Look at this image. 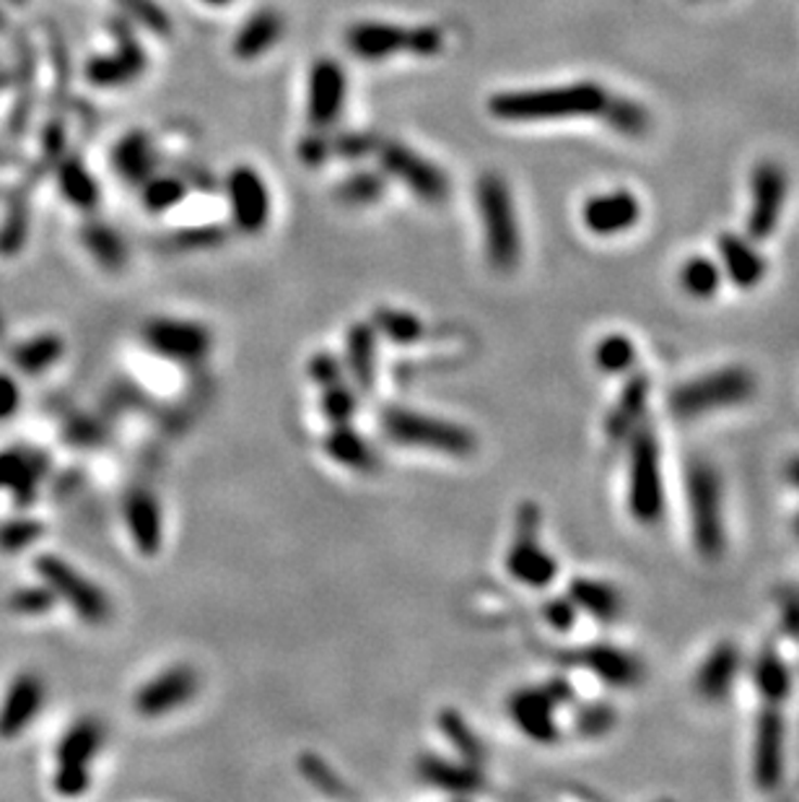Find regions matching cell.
<instances>
[{
    "instance_id": "cell-17",
    "label": "cell",
    "mask_w": 799,
    "mask_h": 802,
    "mask_svg": "<svg viewBox=\"0 0 799 802\" xmlns=\"http://www.w3.org/2000/svg\"><path fill=\"white\" fill-rule=\"evenodd\" d=\"M569 665L582 667L612 688H636L644 680V662L634 652L612 645H589L566 652Z\"/></svg>"
},
{
    "instance_id": "cell-4",
    "label": "cell",
    "mask_w": 799,
    "mask_h": 802,
    "mask_svg": "<svg viewBox=\"0 0 799 802\" xmlns=\"http://www.w3.org/2000/svg\"><path fill=\"white\" fill-rule=\"evenodd\" d=\"M382 432L400 447L423 449L447 457H470L475 453L478 440L462 423L439 419V416L421 413L405 406H388L379 416Z\"/></svg>"
},
{
    "instance_id": "cell-1",
    "label": "cell",
    "mask_w": 799,
    "mask_h": 802,
    "mask_svg": "<svg viewBox=\"0 0 799 802\" xmlns=\"http://www.w3.org/2000/svg\"><path fill=\"white\" fill-rule=\"evenodd\" d=\"M610 94L592 81L548 86V89L506 91L489 102L491 115L506 123H548L599 115Z\"/></svg>"
},
{
    "instance_id": "cell-32",
    "label": "cell",
    "mask_w": 799,
    "mask_h": 802,
    "mask_svg": "<svg viewBox=\"0 0 799 802\" xmlns=\"http://www.w3.org/2000/svg\"><path fill=\"white\" fill-rule=\"evenodd\" d=\"M45 473H48V460L42 455L24 453V449L0 453V486L13 488L18 504H29L35 499L37 483Z\"/></svg>"
},
{
    "instance_id": "cell-2",
    "label": "cell",
    "mask_w": 799,
    "mask_h": 802,
    "mask_svg": "<svg viewBox=\"0 0 799 802\" xmlns=\"http://www.w3.org/2000/svg\"><path fill=\"white\" fill-rule=\"evenodd\" d=\"M625 509L642 527H655L664 517L662 449L651 423H638L629 434V466H625Z\"/></svg>"
},
{
    "instance_id": "cell-36",
    "label": "cell",
    "mask_w": 799,
    "mask_h": 802,
    "mask_svg": "<svg viewBox=\"0 0 799 802\" xmlns=\"http://www.w3.org/2000/svg\"><path fill=\"white\" fill-rule=\"evenodd\" d=\"M371 324H375L377 335L395 343V346H416L426 338V322L408 309L377 307L371 315Z\"/></svg>"
},
{
    "instance_id": "cell-54",
    "label": "cell",
    "mask_w": 799,
    "mask_h": 802,
    "mask_svg": "<svg viewBox=\"0 0 799 802\" xmlns=\"http://www.w3.org/2000/svg\"><path fill=\"white\" fill-rule=\"evenodd\" d=\"M52 600H55V595L50 593V587L22 589V593H16L11 598V608H13V611H18V613L37 615V613L48 611V608L52 606Z\"/></svg>"
},
{
    "instance_id": "cell-3",
    "label": "cell",
    "mask_w": 799,
    "mask_h": 802,
    "mask_svg": "<svg viewBox=\"0 0 799 802\" xmlns=\"http://www.w3.org/2000/svg\"><path fill=\"white\" fill-rule=\"evenodd\" d=\"M685 509H688L690 540L703 561L714 563L727 551L724 525L722 475L711 462H694L685 475Z\"/></svg>"
},
{
    "instance_id": "cell-56",
    "label": "cell",
    "mask_w": 799,
    "mask_h": 802,
    "mask_svg": "<svg viewBox=\"0 0 799 802\" xmlns=\"http://www.w3.org/2000/svg\"><path fill=\"white\" fill-rule=\"evenodd\" d=\"M442 44H444V37H442V31L436 29V26H421V29H410L408 50L416 52V55H421V58L436 55V52L442 50Z\"/></svg>"
},
{
    "instance_id": "cell-13",
    "label": "cell",
    "mask_w": 799,
    "mask_h": 802,
    "mask_svg": "<svg viewBox=\"0 0 799 802\" xmlns=\"http://www.w3.org/2000/svg\"><path fill=\"white\" fill-rule=\"evenodd\" d=\"M200 688V675L195 667L190 665H172L153 675L151 680H145L141 688L136 691L132 706L136 712L145 720L164 717V714L177 712L185 704H190L198 696Z\"/></svg>"
},
{
    "instance_id": "cell-37",
    "label": "cell",
    "mask_w": 799,
    "mask_h": 802,
    "mask_svg": "<svg viewBox=\"0 0 799 802\" xmlns=\"http://www.w3.org/2000/svg\"><path fill=\"white\" fill-rule=\"evenodd\" d=\"M436 727L442 730L444 738H447L452 751L457 753V759L483 766V761H485L483 740L478 738L462 712H457V709H442L436 717Z\"/></svg>"
},
{
    "instance_id": "cell-53",
    "label": "cell",
    "mask_w": 799,
    "mask_h": 802,
    "mask_svg": "<svg viewBox=\"0 0 799 802\" xmlns=\"http://www.w3.org/2000/svg\"><path fill=\"white\" fill-rule=\"evenodd\" d=\"M543 619L553 632H561V634L571 632L579 619V608L571 602L569 595H563V598H553L543 606Z\"/></svg>"
},
{
    "instance_id": "cell-10",
    "label": "cell",
    "mask_w": 799,
    "mask_h": 802,
    "mask_svg": "<svg viewBox=\"0 0 799 802\" xmlns=\"http://www.w3.org/2000/svg\"><path fill=\"white\" fill-rule=\"evenodd\" d=\"M104 746V727L94 717L78 720L58 746L55 790L65 798H78L89 790V766Z\"/></svg>"
},
{
    "instance_id": "cell-22",
    "label": "cell",
    "mask_w": 799,
    "mask_h": 802,
    "mask_svg": "<svg viewBox=\"0 0 799 802\" xmlns=\"http://www.w3.org/2000/svg\"><path fill=\"white\" fill-rule=\"evenodd\" d=\"M719 268H722L724 281L740 291L758 289L769 276V263L763 252L756 247V240L740 234H722L716 242Z\"/></svg>"
},
{
    "instance_id": "cell-44",
    "label": "cell",
    "mask_w": 799,
    "mask_h": 802,
    "mask_svg": "<svg viewBox=\"0 0 799 802\" xmlns=\"http://www.w3.org/2000/svg\"><path fill=\"white\" fill-rule=\"evenodd\" d=\"M299 772H302L306 781H309L312 787H317L319 792L335 794V798H348L351 794L348 787L343 785V779L335 774V768H332L322 755L304 753L302 759H299Z\"/></svg>"
},
{
    "instance_id": "cell-38",
    "label": "cell",
    "mask_w": 799,
    "mask_h": 802,
    "mask_svg": "<svg viewBox=\"0 0 799 802\" xmlns=\"http://www.w3.org/2000/svg\"><path fill=\"white\" fill-rule=\"evenodd\" d=\"M595 367L608 377H629L636 367V343L634 338L625 333H608L597 341L595 354Z\"/></svg>"
},
{
    "instance_id": "cell-62",
    "label": "cell",
    "mask_w": 799,
    "mask_h": 802,
    "mask_svg": "<svg viewBox=\"0 0 799 802\" xmlns=\"http://www.w3.org/2000/svg\"><path fill=\"white\" fill-rule=\"evenodd\" d=\"M791 527H795V533H797V538H799V509H797V514H795V522H791Z\"/></svg>"
},
{
    "instance_id": "cell-39",
    "label": "cell",
    "mask_w": 799,
    "mask_h": 802,
    "mask_svg": "<svg viewBox=\"0 0 799 802\" xmlns=\"http://www.w3.org/2000/svg\"><path fill=\"white\" fill-rule=\"evenodd\" d=\"M84 247L91 252V257L102 265L104 270H119L128 260V247L123 237L106 224H86L81 231Z\"/></svg>"
},
{
    "instance_id": "cell-34",
    "label": "cell",
    "mask_w": 799,
    "mask_h": 802,
    "mask_svg": "<svg viewBox=\"0 0 799 802\" xmlns=\"http://www.w3.org/2000/svg\"><path fill=\"white\" fill-rule=\"evenodd\" d=\"M283 35V16L272 9L257 11L255 16L244 22L234 39V55L239 61H257L263 52H268Z\"/></svg>"
},
{
    "instance_id": "cell-49",
    "label": "cell",
    "mask_w": 799,
    "mask_h": 802,
    "mask_svg": "<svg viewBox=\"0 0 799 802\" xmlns=\"http://www.w3.org/2000/svg\"><path fill=\"white\" fill-rule=\"evenodd\" d=\"M42 535H45L42 522L29 520V517L11 520L0 527V551L16 553V551H22V548H29L31 543H37Z\"/></svg>"
},
{
    "instance_id": "cell-31",
    "label": "cell",
    "mask_w": 799,
    "mask_h": 802,
    "mask_svg": "<svg viewBox=\"0 0 799 802\" xmlns=\"http://www.w3.org/2000/svg\"><path fill=\"white\" fill-rule=\"evenodd\" d=\"M752 686H756L761 701L769 704H787V699L795 691V675H791L787 660L776 652V649L765 647L756 654L750 665Z\"/></svg>"
},
{
    "instance_id": "cell-30",
    "label": "cell",
    "mask_w": 799,
    "mask_h": 802,
    "mask_svg": "<svg viewBox=\"0 0 799 802\" xmlns=\"http://www.w3.org/2000/svg\"><path fill=\"white\" fill-rule=\"evenodd\" d=\"M112 167L128 184H143L158 167V154L153 149L151 136L141 130H132L119 138L112 151Z\"/></svg>"
},
{
    "instance_id": "cell-6",
    "label": "cell",
    "mask_w": 799,
    "mask_h": 802,
    "mask_svg": "<svg viewBox=\"0 0 799 802\" xmlns=\"http://www.w3.org/2000/svg\"><path fill=\"white\" fill-rule=\"evenodd\" d=\"M756 374L745 367H722L685 380L670 393V410L677 419H701V416L730 410L756 397Z\"/></svg>"
},
{
    "instance_id": "cell-60",
    "label": "cell",
    "mask_w": 799,
    "mask_h": 802,
    "mask_svg": "<svg viewBox=\"0 0 799 802\" xmlns=\"http://www.w3.org/2000/svg\"><path fill=\"white\" fill-rule=\"evenodd\" d=\"M784 475H787V483L795 492L799 494V455L791 457V460L787 462V470H784Z\"/></svg>"
},
{
    "instance_id": "cell-28",
    "label": "cell",
    "mask_w": 799,
    "mask_h": 802,
    "mask_svg": "<svg viewBox=\"0 0 799 802\" xmlns=\"http://www.w3.org/2000/svg\"><path fill=\"white\" fill-rule=\"evenodd\" d=\"M571 602L582 613L599 623H616L623 615L625 600L621 589L605 580H595V576H574L566 589Z\"/></svg>"
},
{
    "instance_id": "cell-24",
    "label": "cell",
    "mask_w": 799,
    "mask_h": 802,
    "mask_svg": "<svg viewBox=\"0 0 799 802\" xmlns=\"http://www.w3.org/2000/svg\"><path fill=\"white\" fill-rule=\"evenodd\" d=\"M125 527L141 556H156L164 543V517L158 499L149 488H132L123 504Z\"/></svg>"
},
{
    "instance_id": "cell-8",
    "label": "cell",
    "mask_w": 799,
    "mask_h": 802,
    "mask_svg": "<svg viewBox=\"0 0 799 802\" xmlns=\"http://www.w3.org/2000/svg\"><path fill=\"white\" fill-rule=\"evenodd\" d=\"M143 348L177 367H198L211 356L213 333L198 320L153 317L141 330Z\"/></svg>"
},
{
    "instance_id": "cell-46",
    "label": "cell",
    "mask_w": 799,
    "mask_h": 802,
    "mask_svg": "<svg viewBox=\"0 0 799 802\" xmlns=\"http://www.w3.org/2000/svg\"><path fill=\"white\" fill-rule=\"evenodd\" d=\"M119 9H123L132 22H138L145 29L153 31L156 37H169L175 24H172L169 13H166L156 0H117Z\"/></svg>"
},
{
    "instance_id": "cell-40",
    "label": "cell",
    "mask_w": 799,
    "mask_h": 802,
    "mask_svg": "<svg viewBox=\"0 0 799 802\" xmlns=\"http://www.w3.org/2000/svg\"><path fill=\"white\" fill-rule=\"evenodd\" d=\"M65 354V343L58 335L45 333L31 338V341L22 343L13 351V364L24 371V374H42L52 364H58Z\"/></svg>"
},
{
    "instance_id": "cell-21",
    "label": "cell",
    "mask_w": 799,
    "mask_h": 802,
    "mask_svg": "<svg viewBox=\"0 0 799 802\" xmlns=\"http://www.w3.org/2000/svg\"><path fill=\"white\" fill-rule=\"evenodd\" d=\"M345 104V71L341 63L322 58L309 71L306 115L315 128H328L341 117Z\"/></svg>"
},
{
    "instance_id": "cell-11",
    "label": "cell",
    "mask_w": 799,
    "mask_h": 802,
    "mask_svg": "<svg viewBox=\"0 0 799 802\" xmlns=\"http://www.w3.org/2000/svg\"><path fill=\"white\" fill-rule=\"evenodd\" d=\"M379 149V164L388 171L390 177H395L408 188L413 195L421 198L423 203L439 205L449 198V180L436 164H431L429 158L416 154L408 145L397 141H384L377 145Z\"/></svg>"
},
{
    "instance_id": "cell-61",
    "label": "cell",
    "mask_w": 799,
    "mask_h": 802,
    "mask_svg": "<svg viewBox=\"0 0 799 802\" xmlns=\"http://www.w3.org/2000/svg\"><path fill=\"white\" fill-rule=\"evenodd\" d=\"M203 3H208V5H226V3H231V0H203Z\"/></svg>"
},
{
    "instance_id": "cell-55",
    "label": "cell",
    "mask_w": 799,
    "mask_h": 802,
    "mask_svg": "<svg viewBox=\"0 0 799 802\" xmlns=\"http://www.w3.org/2000/svg\"><path fill=\"white\" fill-rule=\"evenodd\" d=\"M379 145V141L375 136H356V132H348V136H341L338 141L330 143L332 154L343 156V158H362L375 151Z\"/></svg>"
},
{
    "instance_id": "cell-9",
    "label": "cell",
    "mask_w": 799,
    "mask_h": 802,
    "mask_svg": "<svg viewBox=\"0 0 799 802\" xmlns=\"http://www.w3.org/2000/svg\"><path fill=\"white\" fill-rule=\"evenodd\" d=\"M35 569L39 580H42V585L50 587V593L55 595L58 600L68 602L78 619L86 623H94V626L110 621L112 613L110 598H106L89 576H84L78 569H73L68 561H63L60 556L45 553L35 561Z\"/></svg>"
},
{
    "instance_id": "cell-5",
    "label": "cell",
    "mask_w": 799,
    "mask_h": 802,
    "mask_svg": "<svg viewBox=\"0 0 799 802\" xmlns=\"http://www.w3.org/2000/svg\"><path fill=\"white\" fill-rule=\"evenodd\" d=\"M475 203L483 221L485 257L491 268L498 273H511L522 257V240H519L515 201H511V190L504 177L496 171H485L478 177Z\"/></svg>"
},
{
    "instance_id": "cell-18",
    "label": "cell",
    "mask_w": 799,
    "mask_h": 802,
    "mask_svg": "<svg viewBox=\"0 0 799 802\" xmlns=\"http://www.w3.org/2000/svg\"><path fill=\"white\" fill-rule=\"evenodd\" d=\"M642 221V203L631 190H610L592 195L582 208V224L595 237L629 234Z\"/></svg>"
},
{
    "instance_id": "cell-50",
    "label": "cell",
    "mask_w": 799,
    "mask_h": 802,
    "mask_svg": "<svg viewBox=\"0 0 799 802\" xmlns=\"http://www.w3.org/2000/svg\"><path fill=\"white\" fill-rule=\"evenodd\" d=\"M616 712L608 704H587L576 712V730L589 738H599V735L610 733L616 727Z\"/></svg>"
},
{
    "instance_id": "cell-43",
    "label": "cell",
    "mask_w": 799,
    "mask_h": 802,
    "mask_svg": "<svg viewBox=\"0 0 799 802\" xmlns=\"http://www.w3.org/2000/svg\"><path fill=\"white\" fill-rule=\"evenodd\" d=\"M319 408H322V416L330 421V427L351 423L353 416L358 413V390L351 387L348 382H338L330 384V387H322Z\"/></svg>"
},
{
    "instance_id": "cell-58",
    "label": "cell",
    "mask_w": 799,
    "mask_h": 802,
    "mask_svg": "<svg viewBox=\"0 0 799 802\" xmlns=\"http://www.w3.org/2000/svg\"><path fill=\"white\" fill-rule=\"evenodd\" d=\"M299 154H302V158L309 167H319V164L325 162L330 154V143L325 141V138H306V141L299 145Z\"/></svg>"
},
{
    "instance_id": "cell-35",
    "label": "cell",
    "mask_w": 799,
    "mask_h": 802,
    "mask_svg": "<svg viewBox=\"0 0 799 802\" xmlns=\"http://www.w3.org/2000/svg\"><path fill=\"white\" fill-rule=\"evenodd\" d=\"M724 283V273L719 263L709 255L688 257L677 270V287L688 300L709 302L714 300Z\"/></svg>"
},
{
    "instance_id": "cell-20",
    "label": "cell",
    "mask_w": 799,
    "mask_h": 802,
    "mask_svg": "<svg viewBox=\"0 0 799 802\" xmlns=\"http://www.w3.org/2000/svg\"><path fill=\"white\" fill-rule=\"evenodd\" d=\"M743 673V652L735 641H719L698 665L694 691L706 704H724Z\"/></svg>"
},
{
    "instance_id": "cell-48",
    "label": "cell",
    "mask_w": 799,
    "mask_h": 802,
    "mask_svg": "<svg viewBox=\"0 0 799 802\" xmlns=\"http://www.w3.org/2000/svg\"><path fill=\"white\" fill-rule=\"evenodd\" d=\"M229 237V231L218 224H208V227H190V229H179L175 234L169 237V247L172 250H211V247H221Z\"/></svg>"
},
{
    "instance_id": "cell-19",
    "label": "cell",
    "mask_w": 799,
    "mask_h": 802,
    "mask_svg": "<svg viewBox=\"0 0 799 802\" xmlns=\"http://www.w3.org/2000/svg\"><path fill=\"white\" fill-rule=\"evenodd\" d=\"M110 26L117 37V50L112 55H99L89 63V68H86L89 81L97 86H123L136 81L149 65V58H145L141 42L132 37L125 22L112 18Z\"/></svg>"
},
{
    "instance_id": "cell-29",
    "label": "cell",
    "mask_w": 799,
    "mask_h": 802,
    "mask_svg": "<svg viewBox=\"0 0 799 802\" xmlns=\"http://www.w3.org/2000/svg\"><path fill=\"white\" fill-rule=\"evenodd\" d=\"M325 455L332 462H338L341 468H348L351 473H364L371 475L377 473L382 460H379L377 449L371 447V442L364 434H358L351 423H341V427H332L330 434L325 436Z\"/></svg>"
},
{
    "instance_id": "cell-16",
    "label": "cell",
    "mask_w": 799,
    "mask_h": 802,
    "mask_svg": "<svg viewBox=\"0 0 799 802\" xmlns=\"http://www.w3.org/2000/svg\"><path fill=\"white\" fill-rule=\"evenodd\" d=\"M226 195H229L231 221L242 234H259L268 227L270 192L257 169H231V175L226 177Z\"/></svg>"
},
{
    "instance_id": "cell-52",
    "label": "cell",
    "mask_w": 799,
    "mask_h": 802,
    "mask_svg": "<svg viewBox=\"0 0 799 802\" xmlns=\"http://www.w3.org/2000/svg\"><path fill=\"white\" fill-rule=\"evenodd\" d=\"M26 208L22 203H16L11 208L9 218H5L3 229H0V252H5V255H13V252H18L24 247V240H26Z\"/></svg>"
},
{
    "instance_id": "cell-41",
    "label": "cell",
    "mask_w": 799,
    "mask_h": 802,
    "mask_svg": "<svg viewBox=\"0 0 799 802\" xmlns=\"http://www.w3.org/2000/svg\"><path fill=\"white\" fill-rule=\"evenodd\" d=\"M58 184H60V192H63V195L68 198V203L76 205V208H81V211L97 208L99 188H97L94 177L89 175V169H86L81 162H76V158H65L58 169Z\"/></svg>"
},
{
    "instance_id": "cell-25",
    "label": "cell",
    "mask_w": 799,
    "mask_h": 802,
    "mask_svg": "<svg viewBox=\"0 0 799 802\" xmlns=\"http://www.w3.org/2000/svg\"><path fill=\"white\" fill-rule=\"evenodd\" d=\"M45 706V683L35 673L16 675L0 706V738L11 740L35 722Z\"/></svg>"
},
{
    "instance_id": "cell-47",
    "label": "cell",
    "mask_w": 799,
    "mask_h": 802,
    "mask_svg": "<svg viewBox=\"0 0 799 802\" xmlns=\"http://www.w3.org/2000/svg\"><path fill=\"white\" fill-rule=\"evenodd\" d=\"M603 115L618 132H629V136H642L649 125L647 112L629 99H608Z\"/></svg>"
},
{
    "instance_id": "cell-15",
    "label": "cell",
    "mask_w": 799,
    "mask_h": 802,
    "mask_svg": "<svg viewBox=\"0 0 799 802\" xmlns=\"http://www.w3.org/2000/svg\"><path fill=\"white\" fill-rule=\"evenodd\" d=\"M561 706L553 699L545 686H524L517 688L506 701V712H509L511 722L524 738L541 746H553L561 738V727H558L556 709Z\"/></svg>"
},
{
    "instance_id": "cell-42",
    "label": "cell",
    "mask_w": 799,
    "mask_h": 802,
    "mask_svg": "<svg viewBox=\"0 0 799 802\" xmlns=\"http://www.w3.org/2000/svg\"><path fill=\"white\" fill-rule=\"evenodd\" d=\"M188 195V184L179 177H149L141 184V203L149 214H164L175 208Z\"/></svg>"
},
{
    "instance_id": "cell-51",
    "label": "cell",
    "mask_w": 799,
    "mask_h": 802,
    "mask_svg": "<svg viewBox=\"0 0 799 802\" xmlns=\"http://www.w3.org/2000/svg\"><path fill=\"white\" fill-rule=\"evenodd\" d=\"M309 380L319 384V387H330V384H338V382H345V367L343 361L338 359V356L328 354V351H322V354H315L309 359Z\"/></svg>"
},
{
    "instance_id": "cell-45",
    "label": "cell",
    "mask_w": 799,
    "mask_h": 802,
    "mask_svg": "<svg viewBox=\"0 0 799 802\" xmlns=\"http://www.w3.org/2000/svg\"><path fill=\"white\" fill-rule=\"evenodd\" d=\"M384 195V180L375 171H356L338 184L335 198L345 205H371Z\"/></svg>"
},
{
    "instance_id": "cell-26",
    "label": "cell",
    "mask_w": 799,
    "mask_h": 802,
    "mask_svg": "<svg viewBox=\"0 0 799 802\" xmlns=\"http://www.w3.org/2000/svg\"><path fill=\"white\" fill-rule=\"evenodd\" d=\"M410 29L388 22H358L345 31V44L362 61H388L400 50H408Z\"/></svg>"
},
{
    "instance_id": "cell-12",
    "label": "cell",
    "mask_w": 799,
    "mask_h": 802,
    "mask_svg": "<svg viewBox=\"0 0 799 802\" xmlns=\"http://www.w3.org/2000/svg\"><path fill=\"white\" fill-rule=\"evenodd\" d=\"M784 751H787V722L782 704L763 701L752 727V777L761 790H776L784 777Z\"/></svg>"
},
{
    "instance_id": "cell-14",
    "label": "cell",
    "mask_w": 799,
    "mask_h": 802,
    "mask_svg": "<svg viewBox=\"0 0 799 802\" xmlns=\"http://www.w3.org/2000/svg\"><path fill=\"white\" fill-rule=\"evenodd\" d=\"M750 211H748V237L761 242L769 240L778 227L784 201H787V171L774 162L758 164L750 180Z\"/></svg>"
},
{
    "instance_id": "cell-33",
    "label": "cell",
    "mask_w": 799,
    "mask_h": 802,
    "mask_svg": "<svg viewBox=\"0 0 799 802\" xmlns=\"http://www.w3.org/2000/svg\"><path fill=\"white\" fill-rule=\"evenodd\" d=\"M647 400H649V380L644 374H634V371H631L625 390L616 400V406H612L608 419H605V432H608L610 440H629V434L644 421Z\"/></svg>"
},
{
    "instance_id": "cell-23",
    "label": "cell",
    "mask_w": 799,
    "mask_h": 802,
    "mask_svg": "<svg viewBox=\"0 0 799 802\" xmlns=\"http://www.w3.org/2000/svg\"><path fill=\"white\" fill-rule=\"evenodd\" d=\"M418 777L429 787L457 794V798H470L485 787V774L481 764H470L462 759H444V755L426 753L416 764Z\"/></svg>"
},
{
    "instance_id": "cell-57",
    "label": "cell",
    "mask_w": 799,
    "mask_h": 802,
    "mask_svg": "<svg viewBox=\"0 0 799 802\" xmlns=\"http://www.w3.org/2000/svg\"><path fill=\"white\" fill-rule=\"evenodd\" d=\"M22 406V390L9 374H0V421L11 419Z\"/></svg>"
},
{
    "instance_id": "cell-59",
    "label": "cell",
    "mask_w": 799,
    "mask_h": 802,
    "mask_svg": "<svg viewBox=\"0 0 799 802\" xmlns=\"http://www.w3.org/2000/svg\"><path fill=\"white\" fill-rule=\"evenodd\" d=\"M782 626L791 639H799V595H787L782 600Z\"/></svg>"
},
{
    "instance_id": "cell-7",
    "label": "cell",
    "mask_w": 799,
    "mask_h": 802,
    "mask_svg": "<svg viewBox=\"0 0 799 802\" xmlns=\"http://www.w3.org/2000/svg\"><path fill=\"white\" fill-rule=\"evenodd\" d=\"M504 567L511 580L530 589H545L556 582L558 561L541 543V512L532 504L519 509L517 535L506 553Z\"/></svg>"
},
{
    "instance_id": "cell-27",
    "label": "cell",
    "mask_w": 799,
    "mask_h": 802,
    "mask_svg": "<svg viewBox=\"0 0 799 802\" xmlns=\"http://www.w3.org/2000/svg\"><path fill=\"white\" fill-rule=\"evenodd\" d=\"M377 341L379 335L371 322H353L348 328V335H345L343 367L358 393H371L377 384Z\"/></svg>"
}]
</instances>
